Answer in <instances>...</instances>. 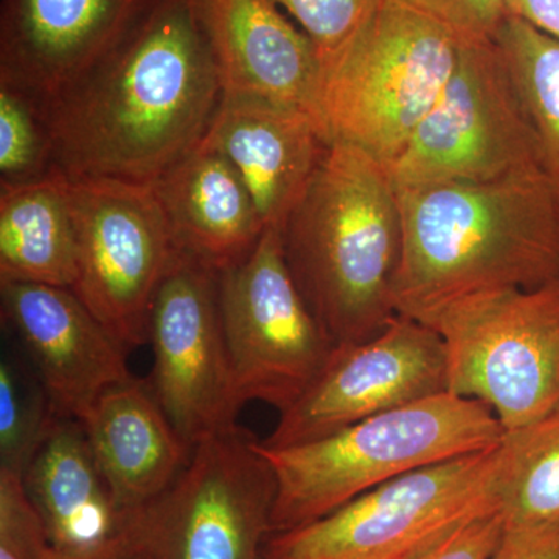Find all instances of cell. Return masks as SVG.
<instances>
[{"label": "cell", "mask_w": 559, "mask_h": 559, "mask_svg": "<svg viewBox=\"0 0 559 559\" xmlns=\"http://www.w3.org/2000/svg\"><path fill=\"white\" fill-rule=\"evenodd\" d=\"M444 27L460 40L495 38L509 17L510 0H403Z\"/></svg>", "instance_id": "29"}, {"label": "cell", "mask_w": 559, "mask_h": 559, "mask_svg": "<svg viewBox=\"0 0 559 559\" xmlns=\"http://www.w3.org/2000/svg\"><path fill=\"white\" fill-rule=\"evenodd\" d=\"M223 97L201 0H148L44 117L69 179L154 183L204 139Z\"/></svg>", "instance_id": "1"}, {"label": "cell", "mask_w": 559, "mask_h": 559, "mask_svg": "<svg viewBox=\"0 0 559 559\" xmlns=\"http://www.w3.org/2000/svg\"><path fill=\"white\" fill-rule=\"evenodd\" d=\"M462 40L403 0H381L352 39L320 60L316 120L326 142L392 167L439 102Z\"/></svg>", "instance_id": "5"}, {"label": "cell", "mask_w": 559, "mask_h": 559, "mask_svg": "<svg viewBox=\"0 0 559 559\" xmlns=\"http://www.w3.org/2000/svg\"><path fill=\"white\" fill-rule=\"evenodd\" d=\"M80 423L123 516L170 487L193 451L150 381L134 377L103 392Z\"/></svg>", "instance_id": "19"}, {"label": "cell", "mask_w": 559, "mask_h": 559, "mask_svg": "<svg viewBox=\"0 0 559 559\" xmlns=\"http://www.w3.org/2000/svg\"><path fill=\"white\" fill-rule=\"evenodd\" d=\"M202 143L229 160L266 227L278 230L330 145L307 110L237 94H223Z\"/></svg>", "instance_id": "16"}, {"label": "cell", "mask_w": 559, "mask_h": 559, "mask_svg": "<svg viewBox=\"0 0 559 559\" xmlns=\"http://www.w3.org/2000/svg\"><path fill=\"white\" fill-rule=\"evenodd\" d=\"M76 237L66 176L51 170L24 183H0V282L72 289Z\"/></svg>", "instance_id": "21"}, {"label": "cell", "mask_w": 559, "mask_h": 559, "mask_svg": "<svg viewBox=\"0 0 559 559\" xmlns=\"http://www.w3.org/2000/svg\"><path fill=\"white\" fill-rule=\"evenodd\" d=\"M447 349V392L495 412L503 432L559 403V277L451 301L425 320Z\"/></svg>", "instance_id": "7"}, {"label": "cell", "mask_w": 559, "mask_h": 559, "mask_svg": "<svg viewBox=\"0 0 559 559\" xmlns=\"http://www.w3.org/2000/svg\"><path fill=\"white\" fill-rule=\"evenodd\" d=\"M49 559H128L123 549H114L102 551V554L92 555H66L51 549Z\"/></svg>", "instance_id": "32"}, {"label": "cell", "mask_w": 559, "mask_h": 559, "mask_svg": "<svg viewBox=\"0 0 559 559\" xmlns=\"http://www.w3.org/2000/svg\"><path fill=\"white\" fill-rule=\"evenodd\" d=\"M536 170L538 140L502 51L495 39L462 40L439 102L390 167L393 182H488Z\"/></svg>", "instance_id": "8"}, {"label": "cell", "mask_w": 559, "mask_h": 559, "mask_svg": "<svg viewBox=\"0 0 559 559\" xmlns=\"http://www.w3.org/2000/svg\"><path fill=\"white\" fill-rule=\"evenodd\" d=\"M22 480L51 549L66 555L123 549V513L79 419H55Z\"/></svg>", "instance_id": "20"}, {"label": "cell", "mask_w": 559, "mask_h": 559, "mask_svg": "<svg viewBox=\"0 0 559 559\" xmlns=\"http://www.w3.org/2000/svg\"><path fill=\"white\" fill-rule=\"evenodd\" d=\"M150 385L183 440L235 428V393L219 304V274L176 253L150 316Z\"/></svg>", "instance_id": "12"}, {"label": "cell", "mask_w": 559, "mask_h": 559, "mask_svg": "<svg viewBox=\"0 0 559 559\" xmlns=\"http://www.w3.org/2000/svg\"><path fill=\"white\" fill-rule=\"evenodd\" d=\"M259 440L235 428L194 444L178 479L124 516L128 559H264L277 481Z\"/></svg>", "instance_id": "6"}, {"label": "cell", "mask_w": 559, "mask_h": 559, "mask_svg": "<svg viewBox=\"0 0 559 559\" xmlns=\"http://www.w3.org/2000/svg\"><path fill=\"white\" fill-rule=\"evenodd\" d=\"M280 231L290 275L334 344L369 341L399 316L403 218L388 165L331 142Z\"/></svg>", "instance_id": "3"}, {"label": "cell", "mask_w": 559, "mask_h": 559, "mask_svg": "<svg viewBox=\"0 0 559 559\" xmlns=\"http://www.w3.org/2000/svg\"><path fill=\"white\" fill-rule=\"evenodd\" d=\"M509 16L520 17L559 40V0H510Z\"/></svg>", "instance_id": "31"}, {"label": "cell", "mask_w": 559, "mask_h": 559, "mask_svg": "<svg viewBox=\"0 0 559 559\" xmlns=\"http://www.w3.org/2000/svg\"><path fill=\"white\" fill-rule=\"evenodd\" d=\"M49 536L17 474L0 469V559H49Z\"/></svg>", "instance_id": "27"}, {"label": "cell", "mask_w": 559, "mask_h": 559, "mask_svg": "<svg viewBox=\"0 0 559 559\" xmlns=\"http://www.w3.org/2000/svg\"><path fill=\"white\" fill-rule=\"evenodd\" d=\"M496 495L507 525L559 524V403L503 432Z\"/></svg>", "instance_id": "22"}, {"label": "cell", "mask_w": 559, "mask_h": 559, "mask_svg": "<svg viewBox=\"0 0 559 559\" xmlns=\"http://www.w3.org/2000/svg\"><path fill=\"white\" fill-rule=\"evenodd\" d=\"M506 530L499 506L469 514L396 559H489Z\"/></svg>", "instance_id": "28"}, {"label": "cell", "mask_w": 559, "mask_h": 559, "mask_svg": "<svg viewBox=\"0 0 559 559\" xmlns=\"http://www.w3.org/2000/svg\"><path fill=\"white\" fill-rule=\"evenodd\" d=\"M492 39L520 90L538 140L540 170L559 204V40L514 16Z\"/></svg>", "instance_id": "23"}, {"label": "cell", "mask_w": 559, "mask_h": 559, "mask_svg": "<svg viewBox=\"0 0 559 559\" xmlns=\"http://www.w3.org/2000/svg\"><path fill=\"white\" fill-rule=\"evenodd\" d=\"M60 417L38 374L11 353L0 360V469L24 476Z\"/></svg>", "instance_id": "24"}, {"label": "cell", "mask_w": 559, "mask_h": 559, "mask_svg": "<svg viewBox=\"0 0 559 559\" xmlns=\"http://www.w3.org/2000/svg\"><path fill=\"white\" fill-rule=\"evenodd\" d=\"M502 436L487 404L443 392L308 443L259 441L277 481L272 535L318 521L412 471L492 450Z\"/></svg>", "instance_id": "4"}, {"label": "cell", "mask_w": 559, "mask_h": 559, "mask_svg": "<svg viewBox=\"0 0 559 559\" xmlns=\"http://www.w3.org/2000/svg\"><path fill=\"white\" fill-rule=\"evenodd\" d=\"M76 296L130 349L148 344L154 297L176 253L153 183L69 179Z\"/></svg>", "instance_id": "9"}, {"label": "cell", "mask_w": 559, "mask_h": 559, "mask_svg": "<svg viewBox=\"0 0 559 559\" xmlns=\"http://www.w3.org/2000/svg\"><path fill=\"white\" fill-rule=\"evenodd\" d=\"M153 187L176 249L218 274L248 259L267 229L245 180L202 142Z\"/></svg>", "instance_id": "18"}, {"label": "cell", "mask_w": 559, "mask_h": 559, "mask_svg": "<svg viewBox=\"0 0 559 559\" xmlns=\"http://www.w3.org/2000/svg\"><path fill=\"white\" fill-rule=\"evenodd\" d=\"M499 444L380 485L300 527L275 533L264 559H396L469 514L499 506Z\"/></svg>", "instance_id": "10"}, {"label": "cell", "mask_w": 559, "mask_h": 559, "mask_svg": "<svg viewBox=\"0 0 559 559\" xmlns=\"http://www.w3.org/2000/svg\"><path fill=\"white\" fill-rule=\"evenodd\" d=\"M148 0H2L0 84L40 108L120 38Z\"/></svg>", "instance_id": "15"}, {"label": "cell", "mask_w": 559, "mask_h": 559, "mask_svg": "<svg viewBox=\"0 0 559 559\" xmlns=\"http://www.w3.org/2000/svg\"><path fill=\"white\" fill-rule=\"evenodd\" d=\"M399 200L395 305L404 318L425 322L463 297L559 277V204L540 170L407 187Z\"/></svg>", "instance_id": "2"}, {"label": "cell", "mask_w": 559, "mask_h": 559, "mask_svg": "<svg viewBox=\"0 0 559 559\" xmlns=\"http://www.w3.org/2000/svg\"><path fill=\"white\" fill-rule=\"evenodd\" d=\"M219 304L238 401L282 414L336 347L290 275L282 231L267 227L248 259L219 272Z\"/></svg>", "instance_id": "11"}, {"label": "cell", "mask_w": 559, "mask_h": 559, "mask_svg": "<svg viewBox=\"0 0 559 559\" xmlns=\"http://www.w3.org/2000/svg\"><path fill=\"white\" fill-rule=\"evenodd\" d=\"M299 22L319 51V60L344 47L381 0H272Z\"/></svg>", "instance_id": "26"}, {"label": "cell", "mask_w": 559, "mask_h": 559, "mask_svg": "<svg viewBox=\"0 0 559 559\" xmlns=\"http://www.w3.org/2000/svg\"><path fill=\"white\" fill-rule=\"evenodd\" d=\"M0 305L60 417L83 421L103 392L132 377L128 349L75 290L0 282Z\"/></svg>", "instance_id": "14"}, {"label": "cell", "mask_w": 559, "mask_h": 559, "mask_svg": "<svg viewBox=\"0 0 559 559\" xmlns=\"http://www.w3.org/2000/svg\"><path fill=\"white\" fill-rule=\"evenodd\" d=\"M489 559H559V524H506Z\"/></svg>", "instance_id": "30"}, {"label": "cell", "mask_w": 559, "mask_h": 559, "mask_svg": "<svg viewBox=\"0 0 559 559\" xmlns=\"http://www.w3.org/2000/svg\"><path fill=\"white\" fill-rule=\"evenodd\" d=\"M53 170V143L38 102L0 84V183H24Z\"/></svg>", "instance_id": "25"}, {"label": "cell", "mask_w": 559, "mask_h": 559, "mask_svg": "<svg viewBox=\"0 0 559 559\" xmlns=\"http://www.w3.org/2000/svg\"><path fill=\"white\" fill-rule=\"evenodd\" d=\"M443 392V340L426 323L399 314L369 341L336 345L319 377L280 414L263 443L274 448L308 443Z\"/></svg>", "instance_id": "13"}, {"label": "cell", "mask_w": 559, "mask_h": 559, "mask_svg": "<svg viewBox=\"0 0 559 559\" xmlns=\"http://www.w3.org/2000/svg\"><path fill=\"white\" fill-rule=\"evenodd\" d=\"M201 5L223 94L296 106L316 120L320 60L307 33L272 0H201Z\"/></svg>", "instance_id": "17"}]
</instances>
